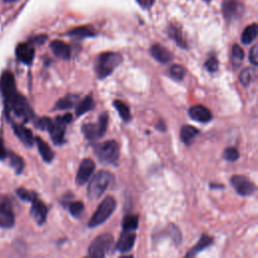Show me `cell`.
I'll return each instance as SVG.
<instances>
[{
    "instance_id": "45",
    "label": "cell",
    "mask_w": 258,
    "mask_h": 258,
    "mask_svg": "<svg viewBox=\"0 0 258 258\" xmlns=\"http://www.w3.org/2000/svg\"><path fill=\"white\" fill-rule=\"evenodd\" d=\"M156 127H157V129L159 130V131H162V132L166 131V126H165V124H164V122H163L162 120H159V123L156 125Z\"/></svg>"
},
{
    "instance_id": "12",
    "label": "cell",
    "mask_w": 258,
    "mask_h": 258,
    "mask_svg": "<svg viewBox=\"0 0 258 258\" xmlns=\"http://www.w3.org/2000/svg\"><path fill=\"white\" fill-rule=\"evenodd\" d=\"M136 235L133 231H125L123 230L121 233L118 242L116 243V249L121 253H127L131 251L135 244Z\"/></svg>"
},
{
    "instance_id": "23",
    "label": "cell",
    "mask_w": 258,
    "mask_h": 258,
    "mask_svg": "<svg viewBox=\"0 0 258 258\" xmlns=\"http://www.w3.org/2000/svg\"><path fill=\"white\" fill-rule=\"evenodd\" d=\"M35 141L38 145L40 155L41 156L42 159L45 162H51L55 158V154H54V151L52 150V148L48 145L47 142L43 141L40 138H39V136L35 139Z\"/></svg>"
},
{
    "instance_id": "2",
    "label": "cell",
    "mask_w": 258,
    "mask_h": 258,
    "mask_svg": "<svg viewBox=\"0 0 258 258\" xmlns=\"http://www.w3.org/2000/svg\"><path fill=\"white\" fill-rule=\"evenodd\" d=\"M113 176L109 172L101 171L98 172L92 179H91L89 186L87 188V195L90 200H98L100 197L107 190L111 184Z\"/></svg>"
},
{
    "instance_id": "48",
    "label": "cell",
    "mask_w": 258,
    "mask_h": 258,
    "mask_svg": "<svg viewBox=\"0 0 258 258\" xmlns=\"http://www.w3.org/2000/svg\"><path fill=\"white\" fill-rule=\"evenodd\" d=\"M3 1L9 3V2H14V1H17V0H3Z\"/></svg>"
},
{
    "instance_id": "44",
    "label": "cell",
    "mask_w": 258,
    "mask_h": 258,
    "mask_svg": "<svg viewBox=\"0 0 258 258\" xmlns=\"http://www.w3.org/2000/svg\"><path fill=\"white\" fill-rule=\"evenodd\" d=\"M6 157H7V154H6V150L3 145V141L0 139V159H4Z\"/></svg>"
},
{
    "instance_id": "31",
    "label": "cell",
    "mask_w": 258,
    "mask_h": 258,
    "mask_svg": "<svg viewBox=\"0 0 258 258\" xmlns=\"http://www.w3.org/2000/svg\"><path fill=\"white\" fill-rule=\"evenodd\" d=\"M168 35H169V37L171 39H173L178 43V45H179L180 48H184V49L187 48V43L184 40L183 36H181L180 29L178 26H174V25L169 26V28H168Z\"/></svg>"
},
{
    "instance_id": "9",
    "label": "cell",
    "mask_w": 258,
    "mask_h": 258,
    "mask_svg": "<svg viewBox=\"0 0 258 258\" xmlns=\"http://www.w3.org/2000/svg\"><path fill=\"white\" fill-rule=\"evenodd\" d=\"M231 185L240 196L247 197L256 192V187L250 179L244 176H233L231 179Z\"/></svg>"
},
{
    "instance_id": "20",
    "label": "cell",
    "mask_w": 258,
    "mask_h": 258,
    "mask_svg": "<svg viewBox=\"0 0 258 258\" xmlns=\"http://www.w3.org/2000/svg\"><path fill=\"white\" fill-rule=\"evenodd\" d=\"M82 132L89 141H95L103 138L104 133L101 131L98 123H86L82 126Z\"/></svg>"
},
{
    "instance_id": "30",
    "label": "cell",
    "mask_w": 258,
    "mask_h": 258,
    "mask_svg": "<svg viewBox=\"0 0 258 258\" xmlns=\"http://www.w3.org/2000/svg\"><path fill=\"white\" fill-rule=\"evenodd\" d=\"M139 218L138 215H126L122 221V229L125 231H135L139 228Z\"/></svg>"
},
{
    "instance_id": "28",
    "label": "cell",
    "mask_w": 258,
    "mask_h": 258,
    "mask_svg": "<svg viewBox=\"0 0 258 258\" xmlns=\"http://www.w3.org/2000/svg\"><path fill=\"white\" fill-rule=\"evenodd\" d=\"M113 106L114 108L117 110V112L119 113V116L122 118L125 122H129L131 120V113H130V109L128 106L120 100H114L113 101Z\"/></svg>"
},
{
    "instance_id": "25",
    "label": "cell",
    "mask_w": 258,
    "mask_h": 258,
    "mask_svg": "<svg viewBox=\"0 0 258 258\" xmlns=\"http://www.w3.org/2000/svg\"><path fill=\"white\" fill-rule=\"evenodd\" d=\"M95 108V101L92 95H87L82 101H80L76 106V115L82 116L88 111L93 110Z\"/></svg>"
},
{
    "instance_id": "46",
    "label": "cell",
    "mask_w": 258,
    "mask_h": 258,
    "mask_svg": "<svg viewBox=\"0 0 258 258\" xmlns=\"http://www.w3.org/2000/svg\"><path fill=\"white\" fill-rule=\"evenodd\" d=\"M45 40H47V37L45 36H39L37 37L35 40H34V42H37V43H42L45 41Z\"/></svg>"
},
{
    "instance_id": "32",
    "label": "cell",
    "mask_w": 258,
    "mask_h": 258,
    "mask_svg": "<svg viewBox=\"0 0 258 258\" xmlns=\"http://www.w3.org/2000/svg\"><path fill=\"white\" fill-rule=\"evenodd\" d=\"M67 207L70 211L71 215L75 218H80L82 216V214L84 213V210H85V205L81 201L70 202L67 205Z\"/></svg>"
},
{
    "instance_id": "29",
    "label": "cell",
    "mask_w": 258,
    "mask_h": 258,
    "mask_svg": "<svg viewBox=\"0 0 258 258\" xmlns=\"http://www.w3.org/2000/svg\"><path fill=\"white\" fill-rule=\"evenodd\" d=\"M256 78V71L253 68H245L239 75V81L244 87L249 86Z\"/></svg>"
},
{
    "instance_id": "36",
    "label": "cell",
    "mask_w": 258,
    "mask_h": 258,
    "mask_svg": "<svg viewBox=\"0 0 258 258\" xmlns=\"http://www.w3.org/2000/svg\"><path fill=\"white\" fill-rule=\"evenodd\" d=\"M164 233L168 234V236H170L176 242V244H179L181 242V233L177 226L175 225L169 226Z\"/></svg>"
},
{
    "instance_id": "26",
    "label": "cell",
    "mask_w": 258,
    "mask_h": 258,
    "mask_svg": "<svg viewBox=\"0 0 258 258\" xmlns=\"http://www.w3.org/2000/svg\"><path fill=\"white\" fill-rule=\"evenodd\" d=\"M69 37L72 38H76L78 40H83L86 38H94L96 36L95 32L92 29V27L90 26H81V27H77L68 34Z\"/></svg>"
},
{
    "instance_id": "47",
    "label": "cell",
    "mask_w": 258,
    "mask_h": 258,
    "mask_svg": "<svg viewBox=\"0 0 258 258\" xmlns=\"http://www.w3.org/2000/svg\"><path fill=\"white\" fill-rule=\"evenodd\" d=\"M210 188L211 189H223L224 187L222 185H213V184H211Z\"/></svg>"
},
{
    "instance_id": "38",
    "label": "cell",
    "mask_w": 258,
    "mask_h": 258,
    "mask_svg": "<svg viewBox=\"0 0 258 258\" xmlns=\"http://www.w3.org/2000/svg\"><path fill=\"white\" fill-rule=\"evenodd\" d=\"M239 151L235 147H227L223 151V159L228 161H236L239 159Z\"/></svg>"
},
{
    "instance_id": "22",
    "label": "cell",
    "mask_w": 258,
    "mask_h": 258,
    "mask_svg": "<svg viewBox=\"0 0 258 258\" xmlns=\"http://www.w3.org/2000/svg\"><path fill=\"white\" fill-rule=\"evenodd\" d=\"M79 101L78 95L69 94L63 98H60L55 105L54 110H67L73 108L75 105H77Z\"/></svg>"
},
{
    "instance_id": "4",
    "label": "cell",
    "mask_w": 258,
    "mask_h": 258,
    "mask_svg": "<svg viewBox=\"0 0 258 258\" xmlns=\"http://www.w3.org/2000/svg\"><path fill=\"white\" fill-rule=\"evenodd\" d=\"M95 155L100 161L105 163H115L119 159L120 147L115 140H107L94 146Z\"/></svg>"
},
{
    "instance_id": "10",
    "label": "cell",
    "mask_w": 258,
    "mask_h": 258,
    "mask_svg": "<svg viewBox=\"0 0 258 258\" xmlns=\"http://www.w3.org/2000/svg\"><path fill=\"white\" fill-rule=\"evenodd\" d=\"M94 171H95V162L90 159H83L79 166L77 178H76V183H77L78 186H84L85 184L88 183L91 177H92Z\"/></svg>"
},
{
    "instance_id": "39",
    "label": "cell",
    "mask_w": 258,
    "mask_h": 258,
    "mask_svg": "<svg viewBox=\"0 0 258 258\" xmlns=\"http://www.w3.org/2000/svg\"><path fill=\"white\" fill-rule=\"evenodd\" d=\"M205 68L210 73H215L219 69V62L216 57H210L205 63Z\"/></svg>"
},
{
    "instance_id": "6",
    "label": "cell",
    "mask_w": 258,
    "mask_h": 258,
    "mask_svg": "<svg viewBox=\"0 0 258 258\" xmlns=\"http://www.w3.org/2000/svg\"><path fill=\"white\" fill-rule=\"evenodd\" d=\"M5 101L11 111L18 117L24 120V122H27V121L33 117V111L29 107L28 102L20 93L17 92Z\"/></svg>"
},
{
    "instance_id": "41",
    "label": "cell",
    "mask_w": 258,
    "mask_h": 258,
    "mask_svg": "<svg viewBox=\"0 0 258 258\" xmlns=\"http://www.w3.org/2000/svg\"><path fill=\"white\" fill-rule=\"evenodd\" d=\"M249 60H250V63L253 66H257L258 65V47H257V45H254V47L250 50Z\"/></svg>"
},
{
    "instance_id": "24",
    "label": "cell",
    "mask_w": 258,
    "mask_h": 258,
    "mask_svg": "<svg viewBox=\"0 0 258 258\" xmlns=\"http://www.w3.org/2000/svg\"><path fill=\"white\" fill-rule=\"evenodd\" d=\"M200 134V130L192 125H184L180 129V139L185 144L190 145Z\"/></svg>"
},
{
    "instance_id": "3",
    "label": "cell",
    "mask_w": 258,
    "mask_h": 258,
    "mask_svg": "<svg viewBox=\"0 0 258 258\" xmlns=\"http://www.w3.org/2000/svg\"><path fill=\"white\" fill-rule=\"evenodd\" d=\"M116 209V201L113 197H106V198L100 203L94 215L88 222L89 228H95V227L103 224L105 221L113 214Z\"/></svg>"
},
{
    "instance_id": "19",
    "label": "cell",
    "mask_w": 258,
    "mask_h": 258,
    "mask_svg": "<svg viewBox=\"0 0 258 258\" xmlns=\"http://www.w3.org/2000/svg\"><path fill=\"white\" fill-rule=\"evenodd\" d=\"M51 49L54 55L62 60H70L72 53L69 44L62 40H54L51 42Z\"/></svg>"
},
{
    "instance_id": "42",
    "label": "cell",
    "mask_w": 258,
    "mask_h": 258,
    "mask_svg": "<svg viewBox=\"0 0 258 258\" xmlns=\"http://www.w3.org/2000/svg\"><path fill=\"white\" fill-rule=\"evenodd\" d=\"M56 120L58 121V122H60V123L68 125V124H70L72 122L73 115L71 113H66L65 115H62V116H57Z\"/></svg>"
},
{
    "instance_id": "43",
    "label": "cell",
    "mask_w": 258,
    "mask_h": 258,
    "mask_svg": "<svg viewBox=\"0 0 258 258\" xmlns=\"http://www.w3.org/2000/svg\"><path fill=\"white\" fill-rule=\"evenodd\" d=\"M138 3L144 9H148L153 6L156 2V0H136Z\"/></svg>"
},
{
    "instance_id": "11",
    "label": "cell",
    "mask_w": 258,
    "mask_h": 258,
    "mask_svg": "<svg viewBox=\"0 0 258 258\" xmlns=\"http://www.w3.org/2000/svg\"><path fill=\"white\" fill-rule=\"evenodd\" d=\"M0 91L7 100L12 95L17 93V84H15V79L12 73L10 72H4L0 78Z\"/></svg>"
},
{
    "instance_id": "21",
    "label": "cell",
    "mask_w": 258,
    "mask_h": 258,
    "mask_svg": "<svg viewBox=\"0 0 258 258\" xmlns=\"http://www.w3.org/2000/svg\"><path fill=\"white\" fill-rule=\"evenodd\" d=\"M212 244H213V238L206 235V234H203L201 236L200 240L198 241V243H197L193 248L190 249V251L186 254V256L187 257H194Z\"/></svg>"
},
{
    "instance_id": "1",
    "label": "cell",
    "mask_w": 258,
    "mask_h": 258,
    "mask_svg": "<svg viewBox=\"0 0 258 258\" xmlns=\"http://www.w3.org/2000/svg\"><path fill=\"white\" fill-rule=\"evenodd\" d=\"M123 58L120 54L117 53H104L101 54L95 63V73L97 75L98 79L102 80L107 78L110 76L113 71L122 63Z\"/></svg>"
},
{
    "instance_id": "34",
    "label": "cell",
    "mask_w": 258,
    "mask_h": 258,
    "mask_svg": "<svg viewBox=\"0 0 258 258\" xmlns=\"http://www.w3.org/2000/svg\"><path fill=\"white\" fill-rule=\"evenodd\" d=\"M170 75L173 79L177 81H181L186 76V70L180 65H173L170 68Z\"/></svg>"
},
{
    "instance_id": "7",
    "label": "cell",
    "mask_w": 258,
    "mask_h": 258,
    "mask_svg": "<svg viewBox=\"0 0 258 258\" xmlns=\"http://www.w3.org/2000/svg\"><path fill=\"white\" fill-rule=\"evenodd\" d=\"M15 223V217L11 202L8 197L0 195V227L11 228Z\"/></svg>"
},
{
    "instance_id": "17",
    "label": "cell",
    "mask_w": 258,
    "mask_h": 258,
    "mask_svg": "<svg viewBox=\"0 0 258 258\" xmlns=\"http://www.w3.org/2000/svg\"><path fill=\"white\" fill-rule=\"evenodd\" d=\"M33 203L32 210H30V214H32L33 218L39 225H42L45 220H47L48 216V208L42 202L36 199Z\"/></svg>"
},
{
    "instance_id": "27",
    "label": "cell",
    "mask_w": 258,
    "mask_h": 258,
    "mask_svg": "<svg viewBox=\"0 0 258 258\" xmlns=\"http://www.w3.org/2000/svg\"><path fill=\"white\" fill-rule=\"evenodd\" d=\"M257 30H258V28H257L256 23H252V24L248 25L241 35L242 43L247 45V44H250L251 42H253L257 38Z\"/></svg>"
},
{
    "instance_id": "15",
    "label": "cell",
    "mask_w": 258,
    "mask_h": 258,
    "mask_svg": "<svg viewBox=\"0 0 258 258\" xmlns=\"http://www.w3.org/2000/svg\"><path fill=\"white\" fill-rule=\"evenodd\" d=\"M66 126L65 124H62L58 122V121H52L50 127L48 128V131L50 132L51 139L53 142L57 145H60L65 142V133H66Z\"/></svg>"
},
{
    "instance_id": "13",
    "label": "cell",
    "mask_w": 258,
    "mask_h": 258,
    "mask_svg": "<svg viewBox=\"0 0 258 258\" xmlns=\"http://www.w3.org/2000/svg\"><path fill=\"white\" fill-rule=\"evenodd\" d=\"M189 116L193 120L197 121V122H202V123L210 122L212 118H213L211 110L203 105L192 106L189 110Z\"/></svg>"
},
{
    "instance_id": "16",
    "label": "cell",
    "mask_w": 258,
    "mask_h": 258,
    "mask_svg": "<svg viewBox=\"0 0 258 258\" xmlns=\"http://www.w3.org/2000/svg\"><path fill=\"white\" fill-rule=\"evenodd\" d=\"M150 55L160 64H168L173 60L172 53L159 43L150 48Z\"/></svg>"
},
{
    "instance_id": "14",
    "label": "cell",
    "mask_w": 258,
    "mask_h": 258,
    "mask_svg": "<svg viewBox=\"0 0 258 258\" xmlns=\"http://www.w3.org/2000/svg\"><path fill=\"white\" fill-rule=\"evenodd\" d=\"M17 53L18 58L21 60L22 63L26 64V65H30L33 63V60L35 59V48L33 47L32 43H26V42H22L20 43L17 48Z\"/></svg>"
},
{
    "instance_id": "18",
    "label": "cell",
    "mask_w": 258,
    "mask_h": 258,
    "mask_svg": "<svg viewBox=\"0 0 258 258\" xmlns=\"http://www.w3.org/2000/svg\"><path fill=\"white\" fill-rule=\"evenodd\" d=\"M12 128H13L14 133L18 135V138L26 146H33L34 141H35V138H34V134L32 131H30L28 128L24 127L23 125L18 124V123H13Z\"/></svg>"
},
{
    "instance_id": "8",
    "label": "cell",
    "mask_w": 258,
    "mask_h": 258,
    "mask_svg": "<svg viewBox=\"0 0 258 258\" xmlns=\"http://www.w3.org/2000/svg\"><path fill=\"white\" fill-rule=\"evenodd\" d=\"M244 6L238 0H225L222 4L223 17L227 21H232L241 18Z\"/></svg>"
},
{
    "instance_id": "35",
    "label": "cell",
    "mask_w": 258,
    "mask_h": 258,
    "mask_svg": "<svg viewBox=\"0 0 258 258\" xmlns=\"http://www.w3.org/2000/svg\"><path fill=\"white\" fill-rule=\"evenodd\" d=\"M243 59H244L243 50H242L241 47H239L238 44H234L233 48H232V60H233V64L236 67H239V65L242 62H243Z\"/></svg>"
},
{
    "instance_id": "40",
    "label": "cell",
    "mask_w": 258,
    "mask_h": 258,
    "mask_svg": "<svg viewBox=\"0 0 258 258\" xmlns=\"http://www.w3.org/2000/svg\"><path fill=\"white\" fill-rule=\"evenodd\" d=\"M52 119L48 118V117H42L40 119H39L36 123V126L41 130H48V128L50 127L51 123H52Z\"/></svg>"
},
{
    "instance_id": "33",
    "label": "cell",
    "mask_w": 258,
    "mask_h": 258,
    "mask_svg": "<svg viewBox=\"0 0 258 258\" xmlns=\"http://www.w3.org/2000/svg\"><path fill=\"white\" fill-rule=\"evenodd\" d=\"M7 156L9 158L10 164H11L12 168L15 170V172H17L18 174H20L24 168L23 159L20 156L15 155L14 153H9V154H7Z\"/></svg>"
},
{
    "instance_id": "5",
    "label": "cell",
    "mask_w": 258,
    "mask_h": 258,
    "mask_svg": "<svg viewBox=\"0 0 258 258\" xmlns=\"http://www.w3.org/2000/svg\"><path fill=\"white\" fill-rule=\"evenodd\" d=\"M114 244V238L111 234H101L93 240L88 248V254L94 258H102L107 255Z\"/></svg>"
},
{
    "instance_id": "37",
    "label": "cell",
    "mask_w": 258,
    "mask_h": 258,
    "mask_svg": "<svg viewBox=\"0 0 258 258\" xmlns=\"http://www.w3.org/2000/svg\"><path fill=\"white\" fill-rule=\"evenodd\" d=\"M17 194L22 201H25V202H34L36 199H38V196L36 193L30 192L23 188L19 189L17 191Z\"/></svg>"
},
{
    "instance_id": "49",
    "label": "cell",
    "mask_w": 258,
    "mask_h": 258,
    "mask_svg": "<svg viewBox=\"0 0 258 258\" xmlns=\"http://www.w3.org/2000/svg\"><path fill=\"white\" fill-rule=\"evenodd\" d=\"M205 1H207V2H209V1H211V0H205Z\"/></svg>"
}]
</instances>
